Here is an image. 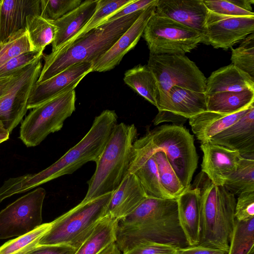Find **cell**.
Instances as JSON below:
<instances>
[{
    "label": "cell",
    "mask_w": 254,
    "mask_h": 254,
    "mask_svg": "<svg viewBox=\"0 0 254 254\" xmlns=\"http://www.w3.org/2000/svg\"><path fill=\"white\" fill-rule=\"evenodd\" d=\"M254 103V91L222 92L206 96L207 111L230 115Z\"/></svg>",
    "instance_id": "cell-26"
},
{
    "label": "cell",
    "mask_w": 254,
    "mask_h": 254,
    "mask_svg": "<svg viewBox=\"0 0 254 254\" xmlns=\"http://www.w3.org/2000/svg\"><path fill=\"white\" fill-rule=\"evenodd\" d=\"M97 254H121V252L115 242L108 245Z\"/></svg>",
    "instance_id": "cell-47"
},
{
    "label": "cell",
    "mask_w": 254,
    "mask_h": 254,
    "mask_svg": "<svg viewBox=\"0 0 254 254\" xmlns=\"http://www.w3.org/2000/svg\"><path fill=\"white\" fill-rule=\"evenodd\" d=\"M146 197L135 175L127 173L112 192L107 214L120 220L132 212Z\"/></svg>",
    "instance_id": "cell-19"
},
{
    "label": "cell",
    "mask_w": 254,
    "mask_h": 254,
    "mask_svg": "<svg viewBox=\"0 0 254 254\" xmlns=\"http://www.w3.org/2000/svg\"><path fill=\"white\" fill-rule=\"evenodd\" d=\"M98 0H86L75 9L60 18L53 21L55 36L52 52L60 48L75 35L87 23L94 13Z\"/></svg>",
    "instance_id": "cell-22"
},
{
    "label": "cell",
    "mask_w": 254,
    "mask_h": 254,
    "mask_svg": "<svg viewBox=\"0 0 254 254\" xmlns=\"http://www.w3.org/2000/svg\"><path fill=\"white\" fill-rule=\"evenodd\" d=\"M231 50L232 64L254 78V33L243 39L238 48Z\"/></svg>",
    "instance_id": "cell-38"
},
{
    "label": "cell",
    "mask_w": 254,
    "mask_h": 254,
    "mask_svg": "<svg viewBox=\"0 0 254 254\" xmlns=\"http://www.w3.org/2000/svg\"><path fill=\"white\" fill-rule=\"evenodd\" d=\"M207 141L237 151L242 157L254 159V104L237 122Z\"/></svg>",
    "instance_id": "cell-17"
},
{
    "label": "cell",
    "mask_w": 254,
    "mask_h": 254,
    "mask_svg": "<svg viewBox=\"0 0 254 254\" xmlns=\"http://www.w3.org/2000/svg\"><path fill=\"white\" fill-rule=\"evenodd\" d=\"M143 10L101 24L72 43L49 54L43 53L44 63L36 83L43 82L75 64H93L115 44Z\"/></svg>",
    "instance_id": "cell-3"
},
{
    "label": "cell",
    "mask_w": 254,
    "mask_h": 254,
    "mask_svg": "<svg viewBox=\"0 0 254 254\" xmlns=\"http://www.w3.org/2000/svg\"><path fill=\"white\" fill-rule=\"evenodd\" d=\"M164 152L183 185L187 188L197 166L193 136L184 126L164 125L148 131L135 141L131 161Z\"/></svg>",
    "instance_id": "cell-4"
},
{
    "label": "cell",
    "mask_w": 254,
    "mask_h": 254,
    "mask_svg": "<svg viewBox=\"0 0 254 254\" xmlns=\"http://www.w3.org/2000/svg\"><path fill=\"white\" fill-rule=\"evenodd\" d=\"M118 220L110 215L103 217L74 254H97L116 242Z\"/></svg>",
    "instance_id": "cell-28"
},
{
    "label": "cell",
    "mask_w": 254,
    "mask_h": 254,
    "mask_svg": "<svg viewBox=\"0 0 254 254\" xmlns=\"http://www.w3.org/2000/svg\"><path fill=\"white\" fill-rule=\"evenodd\" d=\"M137 128L124 123L117 124L96 162L94 173L88 181L87 201L113 192L121 184L130 167Z\"/></svg>",
    "instance_id": "cell-6"
},
{
    "label": "cell",
    "mask_w": 254,
    "mask_h": 254,
    "mask_svg": "<svg viewBox=\"0 0 254 254\" xmlns=\"http://www.w3.org/2000/svg\"><path fill=\"white\" fill-rule=\"evenodd\" d=\"M43 55L14 74L0 98V121L10 133L22 120L31 90L42 68Z\"/></svg>",
    "instance_id": "cell-11"
},
{
    "label": "cell",
    "mask_w": 254,
    "mask_h": 254,
    "mask_svg": "<svg viewBox=\"0 0 254 254\" xmlns=\"http://www.w3.org/2000/svg\"><path fill=\"white\" fill-rule=\"evenodd\" d=\"M1 0H0V3H1Z\"/></svg>",
    "instance_id": "cell-50"
},
{
    "label": "cell",
    "mask_w": 254,
    "mask_h": 254,
    "mask_svg": "<svg viewBox=\"0 0 254 254\" xmlns=\"http://www.w3.org/2000/svg\"><path fill=\"white\" fill-rule=\"evenodd\" d=\"M235 219L246 221L254 218V191H247L238 195L235 208Z\"/></svg>",
    "instance_id": "cell-41"
},
{
    "label": "cell",
    "mask_w": 254,
    "mask_h": 254,
    "mask_svg": "<svg viewBox=\"0 0 254 254\" xmlns=\"http://www.w3.org/2000/svg\"><path fill=\"white\" fill-rule=\"evenodd\" d=\"M223 186L234 195L254 191V159L241 156L236 170L227 177Z\"/></svg>",
    "instance_id": "cell-31"
},
{
    "label": "cell",
    "mask_w": 254,
    "mask_h": 254,
    "mask_svg": "<svg viewBox=\"0 0 254 254\" xmlns=\"http://www.w3.org/2000/svg\"><path fill=\"white\" fill-rule=\"evenodd\" d=\"M155 12L197 31L205 40L208 10L203 0H158Z\"/></svg>",
    "instance_id": "cell-16"
},
{
    "label": "cell",
    "mask_w": 254,
    "mask_h": 254,
    "mask_svg": "<svg viewBox=\"0 0 254 254\" xmlns=\"http://www.w3.org/2000/svg\"><path fill=\"white\" fill-rule=\"evenodd\" d=\"M188 119L182 116L167 111H158L153 120L155 126L164 122H171L173 125L183 126Z\"/></svg>",
    "instance_id": "cell-46"
},
{
    "label": "cell",
    "mask_w": 254,
    "mask_h": 254,
    "mask_svg": "<svg viewBox=\"0 0 254 254\" xmlns=\"http://www.w3.org/2000/svg\"><path fill=\"white\" fill-rule=\"evenodd\" d=\"M31 51L26 29H21L0 42V66L12 58Z\"/></svg>",
    "instance_id": "cell-37"
},
{
    "label": "cell",
    "mask_w": 254,
    "mask_h": 254,
    "mask_svg": "<svg viewBox=\"0 0 254 254\" xmlns=\"http://www.w3.org/2000/svg\"><path fill=\"white\" fill-rule=\"evenodd\" d=\"M254 91V78L233 64L214 71L206 79V96L222 92Z\"/></svg>",
    "instance_id": "cell-23"
},
{
    "label": "cell",
    "mask_w": 254,
    "mask_h": 254,
    "mask_svg": "<svg viewBox=\"0 0 254 254\" xmlns=\"http://www.w3.org/2000/svg\"><path fill=\"white\" fill-rule=\"evenodd\" d=\"M117 121L114 110H104L95 118L83 137L52 165L39 173L7 180L5 189L7 193L12 196L25 192L62 176L71 174L88 162L96 163L118 124Z\"/></svg>",
    "instance_id": "cell-2"
},
{
    "label": "cell",
    "mask_w": 254,
    "mask_h": 254,
    "mask_svg": "<svg viewBox=\"0 0 254 254\" xmlns=\"http://www.w3.org/2000/svg\"><path fill=\"white\" fill-rule=\"evenodd\" d=\"M158 110L169 111L189 119L207 111L206 95L203 92L174 86Z\"/></svg>",
    "instance_id": "cell-24"
},
{
    "label": "cell",
    "mask_w": 254,
    "mask_h": 254,
    "mask_svg": "<svg viewBox=\"0 0 254 254\" xmlns=\"http://www.w3.org/2000/svg\"><path fill=\"white\" fill-rule=\"evenodd\" d=\"M112 192L80 203L52 222L38 246L67 245L77 250L91 234L98 222L107 215Z\"/></svg>",
    "instance_id": "cell-7"
},
{
    "label": "cell",
    "mask_w": 254,
    "mask_h": 254,
    "mask_svg": "<svg viewBox=\"0 0 254 254\" xmlns=\"http://www.w3.org/2000/svg\"><path fill=\"white\" fill-rule=\"evenodd\" d=\"M144 242L177 248L189 246L179 222L176 199L147 196L118 221L116 243L121 252L125 253Z\"/></svg>",
    "instance_id": "cell-1"
},
{
    "label": "cell",
    "mask_w": 254,
    "mask_h": 254,
    "mask_svg": "<svg viewBox=\"0 0 254 254\" xmlns=\"http://www.w3.org/2000/svg\"><path fill=\"white\" fill-rule=\"evenodd\" d=\"M13 75L10 76L0 78V98L8 86Z\"/></svg>",
    "instance_id": "cell-48"
},
{
    "label": "cell",
    "mask_w": 254,
    "mask_h": 254,
    "mask_svg": "<svg viewBox=\"0 0 254 254\" xmlns=\"http://www.w3.org/2000/svg\"><path fill=\"white\" fill-rule=\"evenodd\" d=\"M81 0H40V15L55 21L77 7Z\"/></svg>",
    "instance_id": "cell-39"
},
{
    "label": "cell",
    "mask_w": 254,
    "mask_h": 254,
    "mask_svg": "<svg viewBox=\"0 0 254 254\" xmlns=\"http://www.w3.org/2000/svg\"><path fill=\"white\" fill-rule=\"evenodd\" d=\"M177 248L163 243L144 242L123 254H174Z\"/></svg>",
    "instance_id": "cell-42"
},
{
    "label": "cell",
    "mask_w": 254,
    "mask_h": 254,
    "mask_svg": "<svg viewBox=\"0 0 254 254\" xmlns=\"http://www.w3.org/2000/svg\"><path fill=\"white\" fill-rule=\"evenodd\" d=\"M174 254H227L222 250L200 245L177 248Z\"/></svg>",
    "instance_id": "cell-45"
},
{
    "label": "cell",
    "mask_w": 254,
    "mask_h": 254,
    "mask_svg": "<svg viewBox=\"0 0 254 254\" xmlns=\"http://www.w3.org/2000/svg\"><path fill=\"white\" fill-rule=\"evenodd\" d=\"M147 65L157 83V109L174 86L205 93L206 77L195 64L185 55L150 54Z\"/></svg>",
    "instance_id": "cell-9"
},
{
    "label": "cell",
    "mask_w": 254,
    "mask_h": 254,
    "mask_svg": "<svg viewBox=\"0 0 254 254\" xmlns=\"http://www.w3.org/2000/svg\"><path fill=\"white\" fill-rule=\"evenodd\" d=\"M133 1V0H98L96 10L87 23L75 35L62 47L68 45L83 36L99 25L103 23L110 15L115 13Z\"/></svg>",
    "instance_id": "cell-34"
},
{
    "label": "cell",
    "mask_w": 254,
    "mask_h": 254,
    "mask_svg": "<svg viewBox=\"0 0 254 254\" xmlns=\"http://www.w3.org/2000/svg\"><path fill=\"white\" fill-rule=\"evenodd\" d=\"M157 1L158 0H133L132 2L110 15L105 20L103 23L113 21L144 9L156 3Z\"/></svg>",
    "instance_id": "cell-43"
},
{
    "label": "cell",
    "mask_w": 254,
    "mask_h": 254,
    "mask_svg": "<svg viewBox=\"0 0 254 254\" xmlns=\"http://www.w3.org/2000/svg\"><path fill=\"white\" fill-rule=\"evenodd\" d=\"M77 249L67 245L38 246L28 254H74Z\"/></svg>",
    "instance_id": "cell-44"
},
{
    "label": "cell",
    "mask_w": 254,
    "mask_h": 254,
    "mask_svg": "<svg viewBox=\"0 0 254 254\" xmlns=\"http://www.w3.org/2000/svg\"><path fill=\"white\" fill-rule=\"evenodd\" d=\"M178 218L189 246L199 243L200 190L197 187L189 186L176 198Z\"/></svg>",
    "instance_id": "cell-21"
},
{
    "label": "cell",
    "mask_w": 254,
    "mask_h": 254,
    "mask_svg": "<svg viewBox=\"0 0 254 254\" xmlns=\"http://www.w3.org/2000/svg\"><path fill=\"white\" fill-rule=\"evenodd\" d=\"M93 64L81 63L72 65L54 76L34 85L27 103L32 109L60 93L74 89L82 79L93 72Z\"/></svg>",
    "instance_id": "cell-14"
},
{
    "label": "cell",
    "mask_w": 254,
    "mask_h": 254,
    "mask_svg": "<svg viewBox=\"0 0 254 254\" xmlns=\"http://www.w3.org/2000/svg\"><path fill=\"white\" fill-rule=\"evenodd\" d=\"M32 51L43 53L46 47L52 44L55 36L53 21L40 15L27 17L25 28Z\"/></svg>",
    "instance_id": "cell-30"
},
{
    "label": "cell",
    "mask_w": 254,
    "mask_h": 254,
    "mask_svg": "<svg viewBox=\"0 0 254 254\" xmlns=\"http://www.w3.org/2000/svg\"><path fill=\"white\" fill-rule=\"evenodd\" d=\"M142 36L153 55H185L204 41V36L197 31L155 12Z\"/></svg>",
    "instance_id": "cell-10"
},
{
    "label": "cell",
    "mask_w": 254,
    "mask_h": 254,
    "mask_svg": "<svg viewBox=\"0 0 254 254\" xmlns=\"http://www.w3.org/2000/svg\"><path fill=\"white\" fill-rule=\"evenodd\" d=\"M194 186L200 190L198 245L227 253L235 220V195L223 186L215 185L202 172Z\"/></svg>",
    "instance_id": "cell-5"
},
{
    "label": "cell",
    "mask_w": 254,
    "mask_h": 254,
    "mask_svg": "<svg viewBox=\"0 0 254 254\" xmlns=\"http://www.w3.org/2000/svg\"><path fill=\"white\" fill-rule=\"evenodd\" d=\"M203 152L201 164L204 173L216 186H223L227 177L234 172L241 157L237 151L209 141L201 142Z\"/></svg>",
    "instance_id": "cell-18"
},
{
    "label": "cell",
    "mask_w": 254,
    "mask_h": 254,
    "mask_svg": "<svg viewBox=\"0 0 254 254\" xmlns=\"http://www.w3.org/2000/svg\"><path fill=\"white\" fill-rule=\"evenodd\" d=\"M207 9L211 12L228 16L254 15L253 0H203Z\"/></svg>",
    "instance_id": "cell-36"
},
{
    "label": "cell",
    "mask_w": 254,
    "mask_h": 254,
    "mask_svg": "<svg viewBox=\"0 0 254 254\" xmlns=\"http://www.w3.org/2000/svg\"><path fill=\"white\" fill-rule=\"evenodd\" d=\"M227 254H254V218L235 219Z\"/></svg>",
    "instance_id": "cell-33"
},
{
    "label": "cell",
    "mask_w": 254,
    "mask_h": 254,
    "mask_svg": "<svg viewBox=\"0 0 254 254\" xmlns=\"http://www.w3.org/2000/svg\"><path fill=\"white\" fill-rule=\"evenodd\" d=\"M40 0H2L0 4V42L25 29L31 15H40Z\"/></svg>",
    "instance_id": "cell-20"
},
{
    "label": "cell",
    "mask_w": 254,
    "mask_h": 254,
    "mask_svg": "<svg viewBox=\"0 0 254 254\" xmlns=\"http://www.w3.org/2000/svg\"><path fill=\"white\" fill-rule=\"evenodd\" d=\"M153 155L162 187L170 198L176 199L186 188L181 182L164 152H157Z\"/></svg>",
    "instance_id": "cell-35"
},
{
    "label": "cell",
    "mask_w": 254,
    "mask_h": 254,
    "mask_svg": "<svg viewBox=\"0 0 254 254\" xmlns=\"http://www.w3.org/2000/svg\"><path fill=\"white\" fill-rule=\"evenodd\" d=\"M51 225V222L42 223L31 232L6 242L0 247V254H28L38 247Z\"/></svg>",
    "instance_id": "cell-32"
},
{
    "label": "cell",
    "mask_w": 254,
    "mask_h": 254,
    "mask_svg": "<svg viewBox=\"0 0 254 254\" xmlns=\"http://www.w3.org/2000/svg\"><path fill=\"white\" fill-rule=\"evenodd\" d=\"M74 89L65 91L32 109L22 121L19 138L27 147L39 145L49 134L62 129L75 110Z\"/></svg>",
    "instance_id": "cell-8"
},
{
    "label": "cell",
    "mask_w": 254,
    "mask_h": 254,
    "mask_svg": "<svg viewBox=\"0 0 254 254\" xmlns=\"http://www.w3.org/2000/svg\"><path fill=\"white\" fill-rule=\"evenodd\" d=\"M46 190L38 188L18 198L0 211V240L18 237L42 224Z\"/></svg>",
    "instance_id": "cell-12"
},
{
    "label": "cell",
    "mask_w": 254,
    "mask_h": 254,
    "mask_svg": "<svg viewBox=\"0 0 254 254\" xmlns=\"http://www.w3.org/2000/svg\"><path fill=\"white\" fill-rule=\"evenodd\" d=\"M157 2L144 9L115 44L93 64V71L110 70L120 64L124 56L136 46L142 36L149 19L155 11Z\"/></svg>",
    "instance_id": "cell-15"
},
{
    "label": "cell",
    "mask_w": 254,
    "mask_h": 254,
    "mask_svg": "<svg viewBox=\"0 0 254 254\" xmlns=\"http://www.w3.org/2000/svg\"><path fill=\"white\" fill-rule=\"evenodd\" d=\"M125 83L155 107L159 95L156 78L146 65L138 64L125 73Z\"/></svg>",
    "instance_id": "cell-29"
},
{
    "label": "cell",
    "mask_w": 254,
    "mask_h": 254,
    "mask_svg": "<svg viewBox=\"0 0 254 254\" xmlns=\"http://www.w3.org/2000/svg\"><path fill=\"white\" fill-rule=\"evenodd\" d=\"M127 173L135 175L147 196L170 198L161 185L153 155L141 160L131 161Z\"/></svg>",
    "instance_id": "cell-27"
},
{
    "label": "cell",
    "mask_w": 254,
    "mask_h": 254,
    "mask_svg": "<svg viewBox=\"0 0 254 254\" xmlns=\"http://www.w3.org/2000/svg\"><path fill=\"white\" fill-rule=\"evenodd\" d=\"M253 104L245 110L230 115L206 111L190 118L189 124L200 143L206 142L237 122Z\"/></svg>",
    "instance_id": "cell-25"
},
{
    "label": "cell",
    "mask_w": 254,
    "mask_h": 254,
    "mask_svg": "<svg viewBox=\"0 0 254 254\" xmlns=\"http://www.w3.org/2000/svg\"><path fill=\"white\" fill-rule=\"evenodd\" d=\"M204 44L227 50L254 31V15L235 16L208 10Z\"/></svg>",
    "instance_id": "cell-13"
},
{
    "label": "cell",
    "mask_w": 254,
    "mask_h": 254,
    "mask_svg": "<svg viewBox=\"0 0 254 254\" xmlns=\"http://www.w3.org/2000/svg\"><path fill=\"white\" fill-rule=\"evenodd\" d=\"M9 132L4 128L0 121V143L7 140L9 138Z\"/></svg>",
    "instance_id": "cell-49"
},
{
    "label": "cell",
    "mask_w": 254,
    "mask_h": 254,
    "mask_svg": "<svg viewBox=\"0 0 254 254\" xmlns=\"http://www.w3.org/2000/svg\"><path fill=\"white\" fill-rule=\"evenodd\" d=\"M43 54L31 51L12 58L0 66V78L11 76Z\"/></svg>",
    "instance_id": "cell-40"
}]
</instances>
